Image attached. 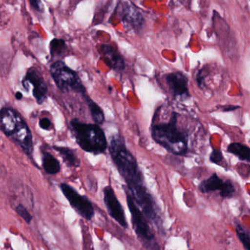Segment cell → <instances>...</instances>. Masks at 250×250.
<instances>
[{"label": "cell", "instance_id": "cell-1", "mask_svg": "<svg viewBox=\"0 0 250 250\" xmlns=\"http://www.w3.org/2000/svg\"><path fill=\"white\" fill-rule=\"evenodd\" d=\"M108 151L114 165L124 179L126 188L132 199L148 222L155 226L159 233L164 235L165 229L160 208L147 188L136 159L128 149L125 138L120 134L111 136Z\"/></svg>", "mask_w": 250, "mask_h": 250}, {"label": "cell", "instance_id": "cell-2", "mask_svg": "<svg viewBox=\"0 0 250 250\" xmlns=\"http://www.w3.org/2000/svg\"><path fill=\"white\" fill-rule=\"evenodd\" d=\"M179 113L172 112L167 122L153 123L151 135L153 140L175 156L185 157L189 150V135L179 125Z\"/></svg>", "mask_w": 250, "mask_h": 250}, {"label": "cell", "instance_id": "cell-3", "mask_svg": "<svg viewBox=\"0 0 250 250\" xmlns=\"http://www.w3.org/2000/svg\"><path fill=\"white\" fill-rule=\"evenodd\" d=\"M70 128L79 146L83 151L93 155L106 152L108 140L104 129L97 123H86L79 119L70 120Z\"/></svg>", "mask_w": 250, "mask_h": 250}, {"label": "cell", "instance_id": "cell-4", "mask_svg": "<svg viewBox=\"0 0 250 250\" xmlns=\"http://www.w3.org/2000/svg\"><path fill=\"white\" fill-rule=\"evenodd\" d=\"M0 127L4 135L12 138L26 154H32V132L21 114L14 109L3 107L0 110Z\"/></svg>", "mask_w": 250, "mask_h": 250}, {"label": "cell", "instance_id": "cell-5", "mask_svg": "<svg viewBox=\"0 0 250 250\" xmlns=\"http://www.w3.org/2000/svg\"><path fill=\"white\" fill-rule=\"evenodd\" d=\"M125 193L126 195V204L131 214V220H132V228L136 234L138 241L141 242L144 248L148 250L160 249L155 236L153 233L148 220H147L141 208L135 204L132 199L130 193L126 188H125Z\"/></svg>", "mask_w": 250, "mask_h": 250}, {"label": "cell", "instance_id": "cell-6", "mask_svg": "<svg viewBox=\"0 0 250 250\" xmlns=\"http://www.w3.org/2000/svg\"><path fill=\"white\" fill-rule=\"evenodd\" d=\"M51 75L57 88L63 92H74L83 95L86 88L79 75L63 62L57 61L51 66Z\"/></svg>", "mask_w": 250, "mask_h": 250}, {"label": "cell", "instance_id": "cell-7", "mask_svg": "<svg viewBox=\"0 0 250 250\" xmlns=\"http://www.w3.org/2000/svg\"><path fill=\"white\" fill-rule=\"evenodd\" d=\"M60 189L72 208L85 220L90 221L95 216L93 204L87 197L80 195L74 188L66 183L60 185Z\"/></svg>", "mask_w": 250, "mask_h": 250}, {"label": "cell", "instance_id": "cell-8", "mask_svg": "<svg viewBox=\"0 0 250 250\" xmlns=\"http://www.w3.org/2000/svg\"><path fill=\"white\" fill-rule=\"evenodd\" d=\"M200 192L202 193L220 191V196L223 198H230L236 192V186L231 181H223L217 173H213L209 178L203 181L198 186Z\"/></svg>", "mask_w": 250, "mask_h": 250}, {"label": "cell", "instance_id": "cell-9", "mask_svg": "<svg viewBox=\"0 0 250 250\" xmlns=\"http://www.w3.org/2000/svg\"><path fill=\"white\" fill-rule=\"evenodd\" d=\"M104 201L110 217L115 220L123 228L127 229L128 223L124 208L117 198L114 189L111 186L104 187Z\"/></svg>", "mask_w": 250, "mask_h": 250}, {"label": "cell", "instance_id": "cell-10", "mask_svg": "<svg viewBox=\"0 0 250 250\" xmlns=\"http://www.w3.org/2000/svg\"><path fill=\"white\" fill-rule=\"evenodd\" d=\"M29 84L33 87L32 93L37 102L39 104H42L46 99L48 87L42 75L37 69L31 68L28 70L26 78L23 82V86H26Z\"/></svg>", "mask_w": 250, "mask_h": 250}, {"label": "cell", "instance_id": "cell-11", "mask_svg": "<svg viewBox=\"0 0 250 250\" xmlns=\"http://www.w3.org/2000/svg\"><path fill=\"white\" fill-rule=\"evenodd\" d=\"M166 83L174 98H188L189 96L188 79L182 72H172L166 76Z\"/></svg>", "mask_w": 250, "mask_h": 250}, {"label": "cell", "instance_id": "cell-12", "mask_svg": "<svg viewBox=\"0 0 250 250\" xmlns=\"http://www.w3.org/2000/svg\"><path fill=\"white\" fill-rule=\"evenodd\" d=\"M118 9L120 18L126 26L135 30L142 29L144 24V17L135 7L125 2Z\"/></svg>", "mask_w": 250, "mask_h": 250}, {"label": "cell", "instance_id": "cell-13", "mask_svg": "<svg viewBox=\"0 0 250 250\" xmlns=\"http://www.w3.org/2000/svg\"><path fill=\"white\" fill-rule=\"evenodd\" d=\"M100 54L107 66L117 72L123 71L125 68L124 59L115 48L109 44L100 45Z\"/></svg>", "mask_w": 250, "mask_h": 250}, {"label": "cell", "instance_id": "cell-14", "mask_svg": "<svg viewBox=\"0 0 250 250\" xmlns=\"http://www.w3.org/2000/svg\"><path fill=\"white\" fill-rule=\"evenodd\" d=\"M54 149L60 154L63 161L69 167L78 168L81 165V159L76 150L67 147L54 146Z\"/></svg>", "mask_w": 250, "mask_h": 250}, {"label": "cell", "instance_id": "cell-15", "mask_svg": "<svg viewBox=\"0 0 250 250\" xmlns=\"http://www.w3.org/2000/svg\"><path fill=\"white\" fill-rule=\"evenodd\" d=\"M83 97L85 101H86L88 108H89L92 120L97 124H104L105 123V117L103 109L96 102H95L90 97L88 96L86 94L83 95Z\"/></svg>", "mask_w": 250, "mask_h": 250}, {"label": "cell", "instance_id": "cell-16", "mask_svg": "<svg viewBox=\"0 0 250 250\" xmlns=\"http://www.w3.org/2000/svg\"><path fill=\"white\" fill-rule=\"evenodd\" d=\"M42 167L45 173L49 175H56L61 170L60 161L52 154L43 152L42 155Z\"/></svg>", "mask_w": 250, "mask_h": 250}, {"label": "cell", "instance_id": "cell-17", "mask_svg": "<svg viewBox=\"0 0 250 250\" xmlns=\"http://www.w3.org/2000/svg\"><path fill=\"white\" fill-rule=\"evenodd\" d=\"M227 151L239 157L242 161L250 162V148L239 142H233L228 146Z\"/></svg>", "mask_w": 250, "mask_h": 250}, {"label": "cell", "instance_id": "cell-18", "mask_svg": "<svg viewBox=\"0 0 250 250\" xmlns=\"http://www.w3.org/2000/svg\"><path fill=\"white\" fill-rule=\"evenodd\" d=\"M50 50L52 57H61L65 53L67 45L63 40H53L50 44Z\"/></svg>", "mask_w": 250, "mask_h": 250}, {"label": "cell", "instance_id": "cell-19", "mask_svg": "<svg viewBox=\"0 0 250 250\" xmlns=\"http://www.w3.org/2000/svg\"><path fill=\"white\" fill-rule=\"evenodd\" d=\"M236 234L245 249L250 250V233L240 224L236 225Z\"/></svg>", "mask_w": 250, "mask_h": 250}, {"label": "cell", "instance_id": "cell-20", "mask_svg": "<svg viewBox=\"0 0 250 250\" xmlns=\"http://www.w3.org/2000/svg\"><path fill=\"white\" fill-rule=\"evenodd\" d=\"M16 212L18 213V214H19L21 218H23V220H24L27 224H30L32 220V215L29 214V211H27V209H26L23 205L20 204V205L16 207Z\"/></svg>", "mask_w": 250, "mask_h": 250}, {"label": "cell", "instance_id": "cell-21", "mask_svg": "<svg viewBox=\"0 0 250 250\" xmlns=\"http://www.w3.org/2000/svg\"><path fill=\"white\" fill-rule=\"evenodd\" d=\"M209 159L211 162L218 164V165H222L223 161H225L223 154H222L221 151L219 149L213 150L211 155H210Z\"/></svg>", "mask_w": 250, "mask_h": 250}, {"label": "cell", "instance_id": "cell-22", "mask_svg": "<svg viewBox=\"0 0 250 250\" xmlns=\"http://www.w3.org/2000/svg\"><path fill=\"white\" fill-rule=\"evenodd\" d=\"M39 126L43 130L49 131L53 129L52 122L48 117L41 118L39 121Z\"/></svg>", "mask_w": 250, "mask_h": 250}, {"label": "cell", "instance_id": "cell-23", "mask_svg": "<svg viewBox=\"0 0 250 250\" xmlns=\"http://www.w3.org/2000/svg\"><path fill=\"white\" fill-rule=\"evenodd\" d=\"M29 1H30V3L31 4H32V7H33L35 10H38V11H41V0H29Z\"/></svg>", "mask_w": 250, "mask_h": 250}, {"label": "cell", "instance_id": "cell-24", "mask_svg": "<svg viewBox=\"0 0 250 250\" xmlns=\"http://www.w3.org/2000/svg\"><path fill=\"white\" fill-rule=\"evenodd\" d=\"M239 108V107H234V106H230V107H226V108L223 109V111L229 112L233 111V110H236V109Z\"/></svg>", "mask_w": 250, "mask_h": 250}, {"label": "cell", "instance_id": "cell-25", "mask_svg": "<svg viewBox=\"0 0 250 250\" xmlns=\"http://www.w3.org/2000/svg\"><path fill=\"white\" fill-rule=\"evenodd\" d=\"M22 97H23V95H22L21 92H17V93L16 94V98H17L18 100H21L22 98Z\"/></svg>", "mask_w": 250, "mask_h": 250}]
</instances>
